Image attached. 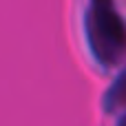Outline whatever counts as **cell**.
Here are the masks:
<instances>
[{
	"mask_svg": "<svg viewBox=\"0 0 126 126\" xmlns=\"http://www.w3.org/2000/svg\"><path fill=\"white\" fill-rule=\"evenodd\" d=\"M84 33L93 60L115 66L126 55V22L113 0H93L84 11Z\"/></svg>",
	"mask_w": 126,
	"mask_h": 126,
	"instance_id": "cell-1",
	"label": "cell"
},
{
	"mask_svg": "<svg viewBox=\"0 0 126 126\" xmlns=\"http://www.w3.org/2000/svg\"><path fill=\"white\" fill-rule=\"evenodd\" d=\"M104 111H126V71H122L104 93Z\"/></svg>",
	"mask_w": 126,
	"mask_h": 126,
	"instance_id": "cell-2",
	"label": "cell"
},
{
	"mask_svg": "<svg viewBox=\"0 0 126 126\" xmlns=\"http://www.w3.org/2000/svg\"><path fill=\"white\" fill-rule=\"evenodd\" d=\"M117 126H126V111L122 113V117L117 120Z\"/></svg>",
	"mask_w": 126,
	"mask_h": 126,
	"instance_id": "cell-3",
	"label": "cell"
}]
</instances>
